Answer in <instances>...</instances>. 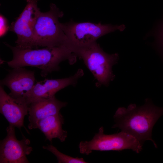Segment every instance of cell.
I'll list each match as a JSON object with an SVG mask.
<instances>
[{"label": "cell", "mask_w": 163, "mask_h": 163, "mask_svg": "<svg viewBox=\"0 0 163 163\" xmlns=\"http://www.w3.org/2000/svg\"><path fill=\"white\" fill-rule=\"evenodd\" d=\"M0 36L4 35L9 30V27L8 25L6 18L2 15H0Z\"/></svg>", "instance_id": "cell-16"}, {"label": "cell", "mask_w": 163, "mask_h": 163, "mask_svg": "<svg viewBox=\"0 0 163 163\" xmlns=\"http://www.w3.org/2000/svg\"><path fill=\"white\" fill-rule=\"evenodd\" d=\"M156 35L159 46L163 52V21L159 24Z\"/></svg>", "instance_id": "cell-15"}, {"label": "cell", "mask_w": 163, "mask_h": 163, "mask_svg": "<svg viewBox=\"0 0 163 163\" xmlns=\"http://www.w3.org/2000/svg\"><path fill=\"white\" fill-rule=\"evenodd\" d=\"M14 126L9 125L6 129V137L0 141V163H29L27 158L33 150L29 145L30 141L23 136L18 140L15 136Z\"/></svg>", "instance_id": "cell-8"}, {"label": "cell", "mask_w": 163, "mask_h": 163, "mask_svg": "<svg viewBox=\"0 0 163 163\" xmlns=\"http://www.w3.org/2000/svg\"><path fill=\"white\" fill-rule=\"evenodd\" d=\"M66 102L57 99L55 96L40 98L32 102L29 105L28 127L29 129H36L39 121L47 117L58 114L60 109L67 105Z\"/></svg>", "instance_id": "cell-12"}, {"label": "cell", "mask_w": 163, "mask_h": 163, "mask_svg": "<svg viewBox=\"0 0 163 163\" xmlns=\"http://www.w3.org/2000/svg\"><path fill=\"white\" fill-rule=\"evenodd\" d=\"M29 105L25 102L14 99L0 86V112L9 125L21 129L24 127L25 116L28 114Z\"/></svg>", "instance_id": "cell-11"}, {"label": "cell", "mask_w": 163, "mask_h": 163, "mask_svg": "<svg viewBox=\"0 0 163 163\" xmlns=\"http://www.w3.org/2000/svg\"><path fill=\"white\" fill-rule=\"evenodd\" d=\"M35 81L34 71L19 67L10 70L1 81L0 85L9 89V95L11 97L26 103L27 97L35 84Z\"/></svg>", "instance_id": "cell-9"}, {"label": "cell", "mask_w": 163, "mask_h": 163, "mask_svg": "<svg viewBox=\"0 0 163 163\" xmlns=\"http://www.w3.org/2000/svg\"><path fill=\"white\" fill-rule=\"evenodd\" d=\"M22 12L9 27V30L16 34V46L23 49H35L34 28L41 13L37 0H27Z\"/></svg>", "instance_id": "cell-7"}, {"label": "cell", "mask_w": 163, "mask_h": 163, "mask_svg": "<svg viewBox=\"0 0 163 163\" xmlns=\"http://www.w3.org/2000/svg\"><path fill=\"white\" fill-rule=\"evenodd\" d=\"M64 119L60 113L50 116L39 121L36 129H39L47 139L51 142L54 138H58L64 142L67 136V132L62 128Z\"/></svg>", "instance_id": "cell-13"}, {"label": "cell", "mask_w": 163, "mask_h": 163, "mask_svg": "<svg viewBox=\"0 0 163 163\" xmlns=\"http://www.w3.org/2000/svg\"><path fill=\"white\" fill-rule=\"evenodd\" d=\"M84 74L83 70L79 69L74 75L67 78L46 79L37 82L28 94L26 102L29 105L36 100L54 96L57 92L65 88L70 85H76L78 79Z\"/></svg>", "instance_id": "cell-10"}, {"label": "cell", "mask_w": 163, "mask_h": 163, "mask_svg": "<svg viewBox=\"0 0 163 163\" xmlns=\"http://www.w3.org/2000/svg\"><path fill=\"white\" fill-rule=\"evenodd\" d=\"M60 24L67 38L69 47L87 45L96 42L99 38L106 34L117 30L122 31L125 28L123 24L113 25L89 22L71 21Z\"/></svg>", "instance_id": "cell-6"}, {"label": "cell", "mask_w": 163, "mask_h": 163, "mask_svg": "<svg viewBox=\"0 0 163 163\" xmlns=\"http://www.w3.org/2000/svg\"><path fill=\"white\" fill-rule=\"evenodd\" d=\"M70 48L84 64L94 76L97 87L108 86L115 76L112 70L117 62V53L109 54L105 52L96 42L82 46H71Z\"/></svg>", "instance_id": "cell-3"}, {"label": "cell", "mask_w": 163, "mask_h": 163, "mask_svg": "<svg viewBox=\"0 0 163 163\" xmlns=\"http://www.w3.org/2000/svg\"><path fill=\"white\" fill-rule=\"evenodd\" d=\"M43 148L50 152L56 157L59 163H86L82 158H74L59 152L56 147L52 145L43 146Z\"/></svg>", "instance_id": "cell-14"}, {"label": "cell", "mask_w": 163, "mask_h": 163, "mask_svg": "<svg viewBox=\"0 0 163 163\" xmlns=\"http://www.w3.org/2000/svg\"><path fill=\"white\" fill-rule=\"evenodd\" d=\"M4 43L13 54L12 59L7 62L9 67L13 69L27 66L36 67L41 70L40 75L42 77L59 71V64L63 61L67 60L71 65L76 61L77 56L65 45L23 49L11 46L6 42Z\"/></svg>", "instance_id": "cell-2"}, {"label": "cell", "mask_w": 163, "mask_h": 163, "mask_svg": "<svg viewBox=\"0 0 163 163\" xmlns=\"http://www.w3.org/2000/svg\"><path fill=\"white\" fill-rule=\"evenodd\" d=\"M63 12L54 4L50 5V10L41 12L34 28L35 49L65 45L68 46L67 38L59 19Z\"/></svg>", "instance_id": "cell-4"}, {"label": "cell", "mask_w": 163, "mask_h": 163, "mask_svg": "<svg viewBox=\"0 0 163 163\" xmlns=\"http://www.w3.org/2000/svg\"><path fill=\"white\" fill-rule=\"evenodd\" d=\"M163 115V108L155 105L151 100L146 99L141 106L131 104L127 108H118L113 117L115 123L112 128H118L132 136L142 145L145 141L150 140L157 148L152 138V132L155 124Z\"/></svg>", "instance_id": "cell-1"}, {"label": "cell", "mask_w": 163, "mask_h": 163, "mask_svg": "<svg viewBox=\"0 0 163 163\" xmlns=\"http://www.w3.org/2000/svg\"><path fill=\"white\" fill-rule=\"evenodd\" d=\"M142 145L135 137L121 131L118 133L105 134L103 127L89 141H82L79 144V151L88 155L93 151H121L131 149L137 153L142 149Z\"/></svg>", "instance_id": "cell-5"}]
</instances>
